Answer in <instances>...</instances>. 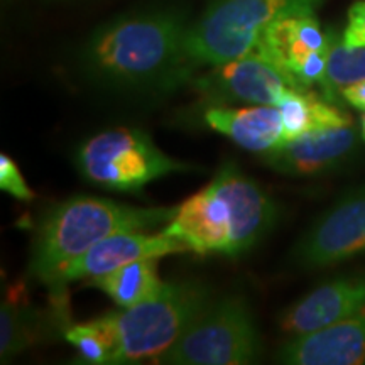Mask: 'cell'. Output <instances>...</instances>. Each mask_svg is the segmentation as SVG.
Returning a JSON list of instances; mask_svg holds the SVG:
<instances>
[{
  "instance_id": "9",
  "label": "cell",
  "mask_w": 365,
  "mask_h": 365,
  "mask_svg": "<svg viewBox=\"0 0 365 365\" xmlns=\"http://www.w3.org/2000/svg\"><path fill=\"white\" fill-rule=\"evenodd\" d=\"M195 86L205 98L218 105H277L287 90H294L279 68L255 51L217 65Z\"/></svg>"
},
{
  "instance_id": "16",
  "label": "cell",
  "mask_w": 365,
  "mask_h": 365,
  "mask_svg": "<svg viewBox=\"0 0 365 365\" xmlns=\"http://www.w3.org/2000/svg\"><path fill=\"white\" fill-rule=\"evenodd\" d=\"M276 107L281 110L284 124L282 143L296 139L309 130L352 125V118L341 110L340 105L328 102L325 97H319L312 90H287Z\"/></svg>"
},
{
  "instance_id": "17",
  "label": "cell",
  "mask_w": 365,
  "mask_h": 365,
  "mask_svg": "<svg viewBox=\"0 0 365 365\" xmlns=\"http://www.w3.org/2000/svg\"><path fill=\"white\" fill-rule=\"evenodd\" d=\"M93 284L120 308H130L156 294L164 282L158 276L156 259H143L97 277Z\"/></svg>"
},
{
  "instance_id": "4",
  "label": "cell",
  "mask_w": 365,
  "mask_h": 365,
  "mask_svg": "<svg viewBox=\"0 0 365 365\" xmlns=\"http://www.w3.org/2000/svg\"><path fill=\"white\" fill-rule=\"evenodd\" d=\"M210 304V291L198 281L164 282L143 303L105 314L113 336L108 364H134L166 352Z\"/></svg>"
},
{
  "instance_id": "21",
  "label": "cell",
  "mask_w": 365,
  "mask_h": 365,
  "mask_svg": "<svg viewBox=\"0 0 365 365\" xmlns=\"http://www.w3.org/2000/svg\"><path fill=\"white\" fill-rule=\"evenodd\" d=\"M0 188L22 202H29L34 198V193L27 186L17 164L6 154H0Z\"/></svg>"
},
{
  "instance_id": "18",
  "label": "cell",
  "mask_w": 365,
  "mask_h": 365,
  "mask_svg": "<svg viewBox=\"0 0 365 365\" xmlns=\"http://www.w3.org/2000/svg\"><path fill=\"white\" fill-rule=\"evenodd\" d=\"M327 39V70L323 80L319 81L322 97L340 105L341 91L365 80V46L350 48L333 31H328Z\"/></svg>"
},
{
  "instance_id": "20",
  "label": "cell",
  "mask_w": 365,
  "mask_h": 365,
  "mask_svg": "<svg viewBox=\"0 0 365 365\" xmlns=\"http://www.w3.org/2000/svg\"><path fill=\"white\" fill-rule=\"evenodd\" d=\"M33 318L17 303L6 301L0 309V357L4 362L24 350L34 340Z\"/></svg>"
},
{
  "instance_id": "23",
  "label": "cell",
  "mask_w": 365,
  "mask_h": 365,
  "mask_svg": "<svg viewBox=\"0 0 365 365\" xmlns=\"http://www.w3.org/2000/svg\"><path fill=\"white\" fill-rule=\"evenodd\" d=\"M341 97H344L350 105H354L355 108L365 110V80L345 88L341 91Z\"/></svg>"
},
{
  "instance_id": "15",
  "label": "cell",
  "mask_w": 365,
  "mask_h": 365,
  "mask_svg": "<svg viewBox=\"0 0 365 365\" xmlns=\"http://www.w3.org/2000/svg\"><path fill=\"white\" fill-rule=\"evenodd\" d=\"M205 122L244 149L261 154L277 148L284 137L282 115L276 105H255L245 108L217 105L205 112Z\"/></svg>"
},
{
  "instance_id": "2",
  "label": "cell",
  "mask_w": 365,
  "mask_h": 365,
  "mask_svg": "<svg viewBox=\"0 0 365 365\" xmlns=\"http://www.w3.org/2000/svg\"><path fill=\"white\" fill-rule=\"evenodd\" d=\"M188 26L173 14H144L103 27L86 48L95 78L118 88H170L190 75Z\"/></svg>"
},
{
  "instance_id": "11",
  "label": "cell",
  "mask_w": 365,
  "mask_h": 365,
  "mask_svg": "<svg viewBox=\"0 0 365 365\" xmlns=\"http://www.w3.org/2000/svg\"><path fill=\"white\" fill-rule=\"evenodd\" d=\"M357 145L359 134L352 125L325 127L286 140L262 156L274 171L309 176L339 168L357 150Z\"/></svg>"
},
{
  "instance_id": "1",
  "label": "cell",
  "mask_w": 365,
  "mask_h": 365,
  "mask_svg": "<svg viewBox=\"0 0 365 365\" xmlns=\"http://www.w3.org/2000/svg\"><path fill=\"white\" fill-rule=\"evenodd\" d=\"M276 222V205L234 163L178 208L163 234L196 254L239 255L252 249Z\"/></svg>"
},
{
  "instance_id": "6",
  "label": "cell",
  "mask_w": 365,
  "mask_h": 365,
  "mask_svg": "<svg viewBox=\"0 0 365 365\" xmlns=\"http://www.w3.org/2000/svg\"><path fill=\"white\" fill-rule=\"evenodd\" d=\"M259 335L244 299L228 296L210 303L173 346L154 360L178 365H242L254 362Z\"/></svg>"
},
{
  "instance_id": "13",
  "label": "cell",
  "mask_w": 365,
  "mask_h": 365,
  "mask_svg": "<svg viewBox=\"0 0 365 365\" xmlns=\"http://www.w3.org/2000/svg\"><path fill=\"white\" fill-rule=\"evenodd\" d=\"M365 309V276H346L318 286L281 314V330L304 335Z\"/></svg>"
},
{
  "instance_id": "14",
  "label": "cell",
  "mask_w": 365,
  "mask_h": 365,
  "mask_svg": "<svg viewBox=\"0 0 365 365\" xmlns=\"http://www.w3.org/2000/svg\"><path fill=\"white\" fill-rule=\"evenodd\" d=\"M327 34L322 33L313 12L291 14L267 26L254 51L272 61L287 76L294 90H299V73L309 58L325 49Z\"/></svg>"
},
{
  "instance_id": "12",
  "label": "cell",
  "mask_w": 365,
  "mask_h": 365,
  "mask_svg": "<svg viewBox=\"0 0 365 365\" xmlns=\"http://www.w3.org/2000/svg\"><path fill=\"white\" fill-rule=\"evenodd\" d=\"M277 360L293 365H357L365 362V309L354 317L296 335L282 345Z\"/></svg>"
},
{
  "instance_id": "22",
  "label": "cell",
  "mask_w": 365,
  "mask_h": 365,
  "mask_svg": "<svg viewBox=\"0 0 365 365\" xmlns=\"http://www.w3.org/2000/svg\"><path fill=\"white\" fill-rule=\"evenodd\" d=\"M341 39L350 48L365 46V0H359L349 9V24Z\"/></svg>"
},
{
  "instance_id": "10",
  "label": "cell",
  "mask_w": 365,
  "mask_h": 365,
  "mask_svg": "<svg viewBox=\"0 0 365 365\" xmlns=\"http://www.w3.org/2000/svg\"><path fill=\"white\" fill-rule=\"evenodd\" d=\"M182 242L166 234L149 235L144 232H120L100 240L93 247L71 261L59 272L53 284V293L61 298L68 282L78 279H97L105 274L115 271L125 264L143 261V259H159L164 255L186 252Z\"/></svg>"
},
{
  "instance_id": "24",
  "label": "cell",
  "mask_w": 365,
  "mask_h": 365,
  "mask_svg": "<svg viewBox=\"0 0 365 365\" xmlns=\"http://www.w3.org/2000/svg\"><path fill=\"white\" fill-rule=\"evenodd\" d=\"M362 139H364V143H365V110H364V115H362Z\"/></svg>"
},
{
  "instance_id": "3",
  "label": "cell",
  "mask_w": 365,
  "mask_h": 365,
  "mask_svg": "<svg viewBox=\"0 0 365 365\" xmlns=\"http://www.w3.org/2000/svg\"><path fill=\"white\" fill-rule=\"evenodd\" d=\"M178 208H137L112 200L73 196L44 218L33 245L31 272L53 287L59 272L86 250L120 232H145L175 218Z\"/></svg>"
},
{
  "instance_id": "7",
  "label": "cell",
  "mask_w": 365,
  "mask_h": 365,
  "mask_svg": "<svg viewBox=\"0 0 365 365\" xmlns=\"http://www.w3.org/2000/svg\"><path fill=\"white\" fill-rule=\"evenodd\" d=\"M76 163L85 180L112 191H137L158 178L188 170L159 150L148 134L134 129L91 137L81 145Z\"/></svg>"
},
{
  "instance_id": "19",
  "label": "cell",
  "mask_w": 365,
  "mask_h": 365,
  "mask_svg": "<svg viewBox=\"0 0 365 365\" xmlns=\"http://www.w3.org/2000/svg\"><path fill=\"white\" fill-rule=\"evenodd\" d=\"M65 339L75 346L78 357L88 364H108L113 352V336L103 317L66 328Z\"/></svg>"
},
{
  "instance_id": "5",
  "label": "cell",
  "mask_w": 365,
  "mask_h": 365,
  "mask_svg": "<svg viewBox=\"0 0 365 365\" xmlns=\"http://www.w3.org/2000/svg\"><path fill=\"white\" fill-rule=\"evenodd\" d=\"M319 0H218L190 26L185 53L191 66H217L252 53L269 24L314 12Z\"/></svg>"
},
{
  "instance_id": "8",
  "label": "cell",
  "mask_w": 365,
  "mask_h": 365,
  "mask_svg": "<svg viewBox=\"0 0 365 365\" xmlns=\"http://www.w3.org/2000/svg\"><path fill=\"white\" fill-rule=\"evenodd\" d=\"M365 252V188L350 191L328 210L296 245L301 267L317 269Z\"/></svg>"
}]
</instances>
